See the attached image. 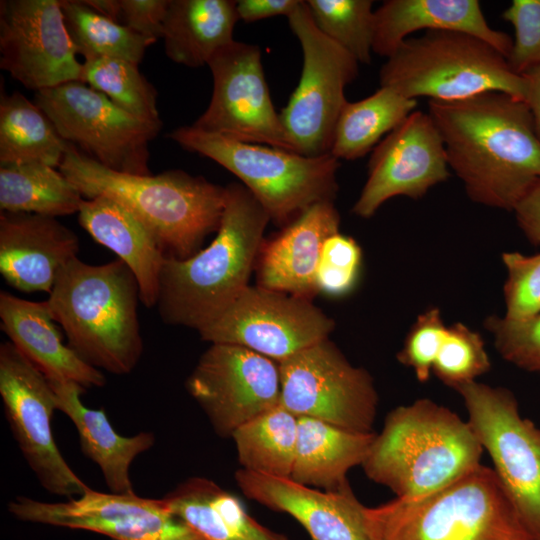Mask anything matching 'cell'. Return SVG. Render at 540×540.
Segmentation results:
<instances>
[{
    "instance_id": "obj_1",
    "label": "cell",
    "mask_w": 540,
    "mask_h": 540,
    "mask_svg": "<svg viewBox=\"0 0 540 540\" xmlns=\"http://www.w3.org/2000/svg\"><path fill=\"white\" fill-rule=\"evenodd\" d=\"M450 170L475 203L514 211L540 181V139L528 105L504 92L428 101Z\"/></svg>"
},
{
    "instance_id": "obj_2",
    "label": "cell",
    "mask_w": 540,
    "mask_h": 540,
    "mask_svg": "<svg viewBox=\"0 0 540 540\" xmlns=\"http://www.w3.org/2000/svg\"><path fill=\"white\" fill-rule=\"evenodd\" d=\"M269 222L243 184L226 186L213 241L187 259L164 260L156 304L161 320L199 331L219 317L249 286Z\"/></svg>"
},
{
    "instance_id": "obj_3",
    "label": "cell",
    "mask_w": 540,
    "mask_h": 540,
    "mask_svg": "<svg viewBox=\"0 0 540 540\" xmlns=\"http://www.w3.org/2000/svg\"><path fill=\"white\" fill-rule=\"evenodd\" d=\"M58 170L85 199L104 195L131 211L149 230L165 258L184 260L217 232L226 187L182 170L134 175L108 169L72 144Z\"/></svg>"
},
{
    "instance_id": "obj_4",
    "label": "cell",
    "mask_w": 540,
    "mask_h": 540,
    "mask_svg": "<svg viewBox=\"0 0 540 540\" xmlns=\"http://www.w3.org/2000/svg\"><path fill=\"white\" fill-rule=\"evenodd\" d=\"M139 301L137 279L122 260L90 265L78 257L61 269L47 299L69 347L115 375L129 374L142 356Z\"/></svg>"
},
{
    "instance_id": "obj_5",
    "label": "cell",
    "mask_w": 540,
    "mask_h": 540,
    "mask_svg": "<svg viewBox=\"0 0 540 540\" xmlns=\"http://www.w3.org/2000/svg\"><path fill=\"white\" fill-rule=\"evenodd\" d=\"M483 447L467 421L421 398L393 409L362 463L366 476L398 498L435 492L481 465Z\"/></svg>"
},
{
    "instance_id": "obj_6",
    "label": "cell",
    "mask_w": 540,
    "mask_h": 540,
    "mask_svg": "<svg viewBox=\"0 0 540 540\" xmlns=\"http://www.w3.org/2000/svg\"><path fill=\"white\" fill-rule=\"evenodd\" d=\"M364 516L370 540H533L483 465L427 495L365 506Z\"/></svg>"
},
{
    "instance_id": "obj_7",
    "label": "cell",
    "mask_w": 540,
    "mask_h": 540,
    "mask_svg": "<svg viewBox=\"0 0 540 540\" xmlns=\"http://www.w3.org/2000/svg\"><path fill=\"white\" fill-rule=\"evenodd\" d=\"M380 85L417 100L451 102L490 91L525 99L526 82L487 42L460 32L426 31L386 58Z\"/></svg>"
},
{
    "instance_id": "obj_8",
    "label": "cell",
    "mask_w": 540,
    "mask_h": 540,
    "mask_svg": "<svg viewBox=\"0 0 540 540\" xmlns=\"http://www.w3.org/2000/svg\"><path fill=\"white\" fill-rule=\"evenodd\" d=\"M169 137L183 149L212 159L241 180L270 221L286 226L311 205L334 201L339 160L230 139L182 126Z\"/></svg>"
},
{
    "instance_id": "obj_9",
    "label": "cell",
    "mask_w": 540,
    "mask_h": 540,
    "mask_svg": "<svg viewBox=\"0 0 540 540\" xmlns=\"http://www.w3.org/2000/svg\"><path fill=\"white\" fill-rule=\"evenodd\" d=\"M454 390L522 523L533 540H540V428L521 416L506 388L473 381Z\"/></svg>"
},
{
    "instance_id": "obj_10",
    "label": "cell",
    "mask_w": 540,
    "mask_h": 540,
    "mask_svg": "<svg viewBox=\"0 0 540 540\" xmlns=\"http://www.w3.org/2000/svg\"><path fill=\"white\" fill-rule=\"evenodd\" d=\"M34 103L65 141L100 165L120 173L152 174L149 143L162 124L134 117L79 81L36 91Z\"/></svg>"
},
{
    "instance_id": "obj_11",
    "label": "cell",
    "mask_w": 540,
    "mask_h": 540,
    "mask_svg": "<svg viewBox=\"0 0 540 540\" xmlns=\"http://www.w3.org/2000/svg\"><path fill=\"white\" fill-rule=\"evenodd\" d=\"M303 52L298 86L281 110V122L297 153L330 154L335 127L348 101L345 87L358 76V61L316 26L306 1L287 17Z\"/></svg>"
},
{
    "instance_id": "obj_12",
    "label": "cell",
    "mask_w": 540,
    "mask_h": 540,
    "mask_svg": "<svg viewBox=\"0 0 540 540\" xmlns=\"http://www.w3.org/2000/svg\"><path fill=\"white\" fill-rule=\"evenodd\" d=\"M278 364L280 404L295 416L374 432L379 398L373 378L352 365L329 338Z\"/></svg>"
},
{
    "instance_id": "obj_13",
    "label": "cell",
    "mask_w": 540,
    "mask_h": 540,
    "mask_svg": "<svg viewBox=\"0 0 540 540\" xmlns=\"http://www.w3.org/2000/svg\"><path fill=\"white\" fill-rule=\"evenodd\" d=\"M0 395L11 432L41 486L58 496L84 494L90 487L69 466L53 436L54 391L10 341L0 345Z\"/></svg>"
},
{
    "instance_id": "obj_14",
    "label": "cell",
    "mask_w": 540,
    "mask_h": 540,
    "mask_svg": "<svg viewBox=\"0 0 540 540\" xmlns=\"http://www.w3.org/2000/svg\"><path fill=\"white\" fill-rule=\"evenodd\" d=\"M334 325L311 299L249 285L198 333L211 344L239 345L280 363L328 339Z\"/></svg>"
},
{
    "instance_id": "obj_15",
    "label": "cell",
    "mask_w": 540,
    "mask_h": 540,
    "mask_svg": "<svg viewBox=\"0 0 540 540\" xmlns=\"http://www.w3.org/2000/svg\"><path fill=\"white\" fill-rule=\"evenodd\" d=\"M257 45L232 41L209 60L213 91L192 124L207 133L292 152L296 148L275 110Z\"/></svg>"
},
{
    "instance_id": "obj_16",
    "label": "cell",
    "mask_w": 540,
    "mask_h": 540,
    "mask_svg": "<svg viewBox=\"0 0 540 540\" xmlns=\"http://www.w3.org/2000/svg\"><path fill=\"white\" fill-rule=\"evenodd\" d=\"M186 389L214 431L231 437L280 403L279 364L239 345L213 343L187 378Z\"/></svg>"
},
{
    "instance_id": "obj_17",
    "label": "cell",
    "mask_w": 540,
    "mask_h": 540,
    "mask_svg": "<svg viewBox=\"0 0 540 540\" xmlns=\"http://www.w3.org/2000/svg\"><path fill=\"white\" fill-rule=\"evenodd\" d=\"M9 512L21 521L96 532L112 540H203L160 499L89 488L63 502L17 496Z\"/></svg>"
},
{
    "instance_id": "obj_18",
    "label": "cell",
    "mask_w": 540,
    "mask_h": 540,
    "mask_svg": "<svg viewBox=\"0 0 540 540\" xmlns=\"http://www.w3.org/2000/svg\"><path fill=\"white\" fill-rule=\"evenodd\" d=\"M0 67L35 91L83 82L60 0L0 1Z\"/></svg>"
},
{
    "instance_id": "obj_19",
    "label": "cell",
    "mask_w": 540,
    "mask_h": 540,
    "mask_svg": "<svg viewBox=\"0 0 540 540\" xmlns=\"http://www.w3.org/2000/svg\"><path fill=\"white\" fill-rule=\"evenodd\" d=\"M449 177L442 137L431 116L416 109L372 150L367 180L352 211L370 218L389 199L422 198Z\"/></svg>"
},
{
    "instance_id": "obj_20",
    "label": "cell",
    "mask_w": 540,
    "mask_h": 540,
    "mask_svg": "<svg viewBox=\"0 0 540 540\" xmlns=\"http://www.w3.org/2000/svg\"><path fill=\"white\" fill-rule=\"evenodd\" d=\"M235 480L247 498L292 516L312 540H370L365 506L349 484L336 491H325L290 477L268 476L243 468L236 471Z\"/></svg>"
},
{
    "instance_id": "obj_21",
    "label": "cell",
    "mask_w": 540,
    "mask_h": 540,
    "mask_svg": "<svg viewBox=\"0 0 540 540\" xmlns=\"http://www.w3.org/2000/svg\"><path fill=\"white\" fill-rule=\"evenodd\" d=\"M78 251L77 235L56 217L1 211L0 273L14 289L50 293Z\"/></svg>"
},
{
    "instance_id": "obj_22",
    "label": "cell",
    "mask_w": 540,
    "mask_h": 540,
    "mask_svg": "<svg viewBox=\"0 0 540 540\" xmlns=\"http://www.w3.org/2000/svg\"><path fill=\"white\" fill-rule=\"evenodd\" d=\"M339 226L333 201H321L264 239L255 265L258 285L312 299L318 293L315 279L323 244Z\"/></svg>"
},
{
    "instance_id": "obj_23",
    "label": "cell",
    "mask_w": 540,
    "mask_h": 540,
    "mask_svg": "<svg viewBox=\"0 0 540 540\" xmlns=\"http://www.w3.org/2000/svg\"><path fill=\"white\" fill-rule=\"evenodd\" d=\"M418 31L469 34L490 44L506 59L513 41L488 24L477 0H387L374 11L373 53L388 58Z\"/></svg>"
},
{
    "instance_id": "obj_24",
    "label": "cell",
    "mask_w": 540,
    "mask_h": 540,
    "mask_svg": "<svg viewBox=\"0 0 540 540\" xmlns=\"http://www.w3.org/2000/svg\"><path fill=\"white\" fill-rule=\"evenodd\" d=\"M0 320L10 342L46 378L74 381L84 388L105 385L101 371L63 343L47 300L28 301L1 291Z\"/></svg>"
},
{
    "instance_id": "obj_25",
    "label": "cell",
    "mask_w": 540,
    "mask_h": 540,
    "mask_svg": "<svg viewBox=\"0 0 540 540\" xmlns=\"http://www.w3.org/2000/svg\"><path fill=\"white\" fill-rule=\"evenodd\" d=\"M48 381L55 394L57 410L74 424L84 456L98 465L110 492L134 493L130 467L140 454L154 445V434L140 432L129 437L120 435L111 425L104 409H90L82 403L81 395L86 388L70 380Z\"/></svg>"
},
{
    "instance_id": "obj_26",
    "label": "cell",
    "mask_w": 540,
    "mask_h": 540,
    "mask_svg": "<svg viewBox=\"0 0 540 540\" xmlns=\"http://www.w3.org/2000/svg\"><path fill=\"white\" fill-rule=\"evenodd\" d=\"M78 220L96 242L129 267L139 285L140 302L154 307L165 256L145 225L121 203L104 195L84 199Z\"/></svg>"
},
{
    "instance_id": "obj_27",
    "label": "cell",
    "mask_w": 540,
    "mask_h": 540,
    "mask_svg": "<svg viewBox=\"0 0 540 540\" xmlns=\"http://www.w3.org/2000/svg\"><path fill=\"white\" fill-rule=\"evenodd\" d=\"M161 500L203 540H289L260 524L237 496L207 478H189Z\"/></svg>"
},
{
    "instance_id": "obj_28",
    "label": "cell",
    "mask_w": 540,
    "mask_h": 540,
    "mask_svg": "<svg viewBox=\"0 0 540 540\" xmlns=\"http://www.w3.org/2000/svg\"><path fill=\"white\" fill-rule=\"evenodd\" d=\"M376 436L311 417H298L295 458L290 478L325 491L348 485L347 473L362 465Z\"/></svg>"
},
{
    "instance_id": "obj_29",
    "label": "cell",
    "mask_w": 540,
    "mask_h": 540,
    "mask_svg": "<svg viewBox=\"0 0 540 540\" xmlns=\"http://www.w3.org/2000/svg\"><path fill=\"white\" fill-rule=\"evenodd\" d=\"M239 20L233 0H169L162 31L165 53L191 68L208 64L234 41Z\"/></svg>"
},
{
    "instance_id": "obj_30",
    "label": "cell",
    "mask_w": 540,
    "mask_h": 540,
    "mask_svg": "<svg viewBox=\"0 0 540 540\" xmlns=\"http://www.w3.org/2000/svg\"><path fill=\"white\" fill-rule=\"evenodd\" d=\"M417 106V100L385 86L364 99L347 101L335 127L330 154L338 160L362 158Z\"/></svg>"
},
{
    "instance_id": "obj_31",
    "label": "cell",
    "mask_w": 540,
    "mask_h": 540,
    "mask_svg": "<svg viewBox=\"0 0 540 540\" xmlns=\"http://www.w3.org/2000/svg\"><path fill=\"white\" fill-rule=\"evenodd\" d=\"M69 145L34 101L19 92L1 94L0 164L42 163L56 168Z\"/></svg>"
},
{
    "instance_id": "obj_32",
    "label": "cell",
    "mask_w": 540,
    "mask_h": 540,
    "mask_svg": "<svg viewBox=\"0 0 540 540\" xmlns=\"http://www.w3.org/2000/svg\"><path fill=\"white\" fill-rule=\"evenodd\" d=\"M80 191L59 170L42 163L0 164V209L51 217L78 213Z\"/></svg>"
},
{
    "instance_id": "obj_33",
    "label": "cell",
    "mask_w": 540,
    "mask_h": 540,
    "mask_svg": "<svg viewBox=\"0 0 540 540\" xmlns=\"http://www.w3.org/2000/svg\"><path fill=\"white\" fill-rule=\"evenodd\" d=\"M298 434V417L280 403L239 427L233 434L243 469L290 477Z\"/></svg>"
},
{
    "instance_id": "obj_34",
    "label": "cell",
    "mask_w": 540,
    "mask_h": 540,
    "mask_svg": "<svg viewBox=\"0 0 540 540\" xmlns=\"http://www.w3.org/2000/svg\"><path fill=\"white\" fill-rule=\"evenodd\" d=\"M64 22L76 54L90 61L117 58L139 65L155 41L88 7L82 0H60Z\"/></svg>"
},
{
    "instance_id": "obj_35",
    "label": "cell",
    "mask_w": 540,
    "mask_h": 540,
    "mask_svg": "<svg viewBox=\"0 0 540 540\" xmlns=\"http://www.w3.org/2000/svg\"><path fill=\"white\" fill-rule=\"evenodd\" d=\"M83 82L134 117L148 123L162 124L157 108V92L137 65L110 57L85 61Z\"/></svg>"
},
{
    "instance_id": "obj_36",
    "label": "cell",
    "mask_w": 540,
    "mask_h": 540,
    "mask_svg": "<svg viewBox=\"0 0 540 540\" xmlns=\"http://www.w3.org/2000/svg\"><path fill=\"white\" fill-rule=\"evenodd\" d=\"M318 29L358 63L369 64L373 52L374 11L371 0H307Z\"/></svg>"
},
{
    "instance_id": "obj_37",
    "label": "cell",
    "mask_w": 540,
    "mask_h": 540,
    "mask_svg": "<svg viewBox=\"0 0 540 540\" xmlns=\"http://www.w3.org/2000/svg\"><path fill=\"white\" fill-rule=\"evenodd\" d=\"M491 368L482 336L463 323L448 326L432 373L455 389L476 381Z\"/></svg>"
},
{
    "instance_id": "obj_38",
    "label": "cell",
    "mask_w": 540,
    "mask_h": 540,
    "mask_svg": "<svg viewBox=\"0 0 540 540\" xmlns=\"http://www.w3.org/2000/svg\"><path fill=\"white\" fill-rule=\"evenodd\" d=\"M362 263V251L350 236L339 232L328 237L322 247L316 272L318 293L341 297L357 284Z\"/></svg>"
},
{
    "instance_id": "obj_39",
    "label": "cell",
    "mask_w": 540,
    "mask_h": 540,
    "mask_svg": "<svg viewBox=\"0 0 540 540\" xmlns=\"http://www.w3.org/2000/svg\"><path fill=\"white\" fill-rule=\"evenodd\" d=\"M502 262L507 272L503 317L521 321L540 314V254L505 252Z\"/></svg>"
},
{
    "instance_id": "obj_40",
    "label": "cell",
    "mask_w": 540,
    "mask_h": 540,
    "mask_svg": "<svg viewBox=\"0 0 540 540\" xmlns=\"http://www.w3.org/2000/svg\"><path fill=\"white\" fill-rule=\"evenodd\" d=\"M484 327L505 361L540 374V314L521 321L491 315L485 319Z\"/></svg>"
},
{
    "instance_id": "obj_41",
    "label": "cell",
    "mask_w": 540,
    "mask_h": 540,
    "mask_svg": "<svg viewBox=\"0 0 540 540\" xmlns=\"http://www.w3.org/2000/svg\"><path fill=\"white\" fill-rule=\"evenodd\" d=\"M447 329L437 307L421 313L410 328L402 349L397 353V360L411 368L418 381L424 383L429 380Z\"/></svg>"
},
{
    "instance_id": "obj_42",
    "label": "cell",
    "mask_w": 540,
    "mask_h": 540,
    "mask_svg": "<svg viewBox=\"0 0 540 540\" xmlns=\"http://www.w3.org/2000/svg\"><path fill=\"white\" fill-rule=\"evenodd\" d=\"M502 18L515 31L507 57L511 70L523 75L540 66V0H514L503 11Z\"/></svg>"
},
{
    "instance_id": "obj_43",
    "label": "cell",
    "mask_w": 540,
    "mask_h": 540,
    "mask_svg": "<svg viewBox=\"0 0 540 540\" xmlns=\"http://www.w3.org/2000/svg\"><path fill=\"white\" fill-rule=\"evenodd\" d=\"M169 0H120L121 24L157 41L162 38Z\"/></svg>"
},
{
    "instance_id": "obj_44",
    "label": "cell",
    "mask_w": 540,
    "mask_h": 540,
    "mask_svg": "<svg viewBox=\"0 0 540 540\" xmlns=\"http://www.w3.org/2000/svg\"><path fill=\"white\" fill-rule=\"evenodd\" d=\"M516 221L535 245H540V181L525 195L514 209Z\"/></svg>"
},
{
    "instance_id": "obj_45",
    "label": "cell",
    "mask_w": 540,
    "mask_h": 540,
    "mask_svg": "<svg viewBox=\"0 0 540 540\" xmlns=\"http://www.w3.org/2000/svg\"><path fill=\"white\" fill-rule=\"evenodd\" d=\"M300 0H238L237 13L240 20L255 22L273 16H289Z\"/></svg>"
},
{
    "instance_id": "obj_46",
    "label": "cell",
    "mask_w": 540,
    "mask_h": 540,
    "mask_svg": "<svg viewBox=\"0 0 540 540\" xmlns=\"http://www.w3.org/2000/svg\"><path fill=\"white\" fill-rule=\"evenodd\" d=\"M522 76L526 82L524 101L529 107L537 136L540 139V66L529 70Z\"/></svg>"
},
{
    "instance_id": "obj_47",
    "label": "cell",
    "mask_w": 540,
    "mask_h": 540,
    "mask_svg": "<svg viewBox=\"0 0 540 540\" xmlns=\"http://www.w3.org/2000/svg\"><path fill=\"white\" fill-rule=\"evenodd\" d=\"M97 13L121 24L120 0H82Z\"/></svg>"
}]
</instances>
